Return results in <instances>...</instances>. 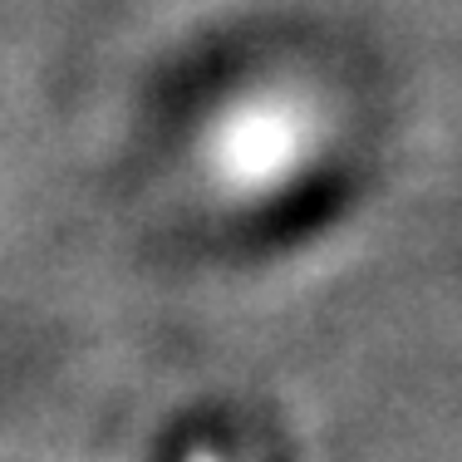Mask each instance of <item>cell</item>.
I'll list each match as a JSON object with an SVG mask.
<instances>
[{"label": "cell", "mask_w": 462, "mask_h": 462, "mask_svg": "<svg viewBox=\"0 0 462 462\" xmlns=\"http://www.w3.org/2000/svg\"><path fill=\"white\" fill-rule=\"evenodd\" d=\"M187 462H222V457H217V453H192Z\"/></svg>", "instance_id": "cell-2"}, {"label": "cell", "mask_w": 462, "mask_h": 462, "mask_svg": "<svg viewBox=\"0 0 462 462\" xmlns=\"http://www.w3.org/2000/svg\"><path fill=\"white\" fill-rule=\"evenodd\" d=\"M291 148H295V128L285 124V118H276V114L241 118V124L231 128L226 168L236 172V178H246V182H271V178H281V172L291 168V158H295Z\"/></svg>", "instance_id": "cell-1"}]
</instances>
